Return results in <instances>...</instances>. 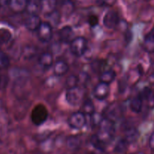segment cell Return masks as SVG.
Here are the masks:
<instances>
[{"mask_svg":"<svg viewBox=\"0 0 154 154\" xmlns=\"http://www.w3.org/2000/svg\"><path fill=\"white\" fill-rule=\"evenodd\" d=\"M99 126V131L96 135L104 144H108L114 138L115 130L114 121L108 118H103Z\"/></svg>","mask_w":154,"mask_h":154,"instance_id":"6da1fadb","label":"cell"},{"mask_svg":"<svg viewBox=\"0 0 154 154\" xmlns=\"http://www.w3.org/2000/svg\"><path fill=\"white\" fill-rule=\"evenodd\" d=\"M30 117H31L32 122L35 126H41L48 120V109L43 104H38L32 110Z\"/></svg>","mask_w":154,"mask_h":154,"instance_id":"7a4b0ae2","label":"cell"},{"mask_svg":"<svg viewBox=\"0 0 154 154\" xmlns=\"http://www.w3.org/2000/svg\"><path fill=\"white\" fill-rule=\"evenodd\" d=\"M87 49V40L84 37L78 36L72 39L70 42V51L75 57H81Z\"/></svg>","mask_w":154,"mask_h":154,"instance_id":"3957f363","label":"cell"},{"mask_svg":"<svg viewBox=\"0 0 154 154\" xmlns=\"http://www.w3.org/2000/svg\"><path fill=\"white\" fill-rule=\"evenodd\" d=\"M84 99V90L78 87L67 89L66 93V100L69 105L76 106L81 104Z\"/></svg>","mask_w":154,"mask_h":154,"instance_id":"277c9868","label":"cell"},{"mask_svg":"<svg viewBox=\"0 0 154 154\" xmlns=\"http://www.w3.org/2000/svg\"><path fill=\"white\" fill-rule=\"evenodd\" d=\"M36 31H37L38 38L42 42L46 43L52 39L53 27L48 22H42Z\"/></svg>","mask_w":154,"mask_h":154,"instance_id":"5b68a950","label":"cell"},{"mask_svg":"<svg viewBox=\"0 0 154 154\" xmlns=\"http://www.w3.org/2000/svg\"><path fill=\"white\" fill-rule=\"evenodd\" d=\"M87 123L86 115L81 111L75 112L69 119V125L71 128L75 129H81Z\"/></svg>","mask_w":154,"mask_h":154,"instance_id":"8992f818","label":"cell"},{"mask_svg":"<svg viewBox=\"0 0 154 154\" xmlns=\"http://www.w3.org/2000/svg\"><path fill=\"white\" fill-rule=\"evenodd\" d=\"M120 22V18L117 11H108L103 17V25L108 29L116 28Z\"/></svg>","mask_w":154,"mask_h":154,"instance_id":"52a82bcc","label":"cell"},{"mask_svg":"<svg viewBox=\"0 0 154 154\" xmlns=\"http://www.w3.org/2000/svg\"><path fill=\"white\" fill-rule=\"evenodd\" d=\"M110 93L109 84L100 81L94 87L93 90V96L97 100L103 101L108 96Z\"/></svg>","mask_w":154,"mask_h":154,"instance_id":"ba28073f","label":"cell"},{"mask_svg":"<svg viewBox=\"0 0 154 154\" xmlns=\"http://www.w3.org/2000/svg\"><path fill=\"white\" fill-rule=\"evenodd\" d=\"M123 114V111H122V107L120 106V104L113 103L108 107L107 110V118L110 119L112 121H115L116 120H118Z\"/></svg>","mask_w":154,"mask_h":154,"instance_id":"9c48e42d","label":"cell"},{"mask_svg":"<svg viewBox=\"0 0 154 154\" xmlns=\"http://www.w3.org/2000/svg\"><path fill=\"white\" fill-rule=\"evenodd\" d=\"M42 23L41 18L37 14H29L24 21V25L30 31H36Z\"/></svg>","mask_w":154,"mask_h":154,"instance_id":"30bf717a","label":"cell"},{"mask_svg":"<svg viewBox=\"0 0 154 154\" xmlns=\"http://www.w3.org/2000/svg\"><path fill=\"white\" fill-rule=\"evenodd\" d=\"M60 40L63 43H70L73 39L74 32L70 26H65L58 32Z\"/></svg>","mask_w":154,"mask_h":154,"instance_id":"8fae6325","label":"cell"},{"mask_svg":"<svg viewBox=\"0 0 154 154\" xmlns=\"http://www.w3.org/2000/svg\"><path fill=\"white\" fill-rule=\"evenodd\" d=\"M53 63H54V58L51 53L49 52H44L43 54H41L38 59V63L42 68L44 69H47L52 66Z\"/></svg>","mask_w":154,"mask_h":154,"instance_id":"7c38bea8","label":"cell"},{"mask_svg":"<svg viewBox=\"0 0 154 154\" xmlns=\"http://www.w3.org/2000/svg\"><path fill=\"white\" fill-rule=\"evenodd\" d=\"M69 66L68 63L64 60H59L54 66V75L57 77H61L66 75L69 72Z\"/></svg>","mask_w":154,"mask_h":154,"instance_id":"4fadbf2b","label":"cell"},{"mask_svg":"<svg viewBox=\"0 0 154 154\" xmlns=\"http://www.w3.org/2000/svg\"><path fill=\"white\" fill-rule=\"evenodd\" d=\"M41 11L45 14L51 13L56 10L57 0H40Z\"/></svg>","mask_w":154,"mask_h":154,"instance_id":"5bb4252c","label":"cell"},{"mask_svg":"<svg viewBox=\"0 0 154 154\" xmlns=\"http://www.w3.org/2000/svg\"><path fill=\"white\" fill-rule=\"evenodd\" d=\"M28 1L29 0H12L9 7L16 13H22L26 9Z\"/></svg>","mask_w":154,"mask_h":154,"instance_id":"9a60e30c","label":"cell"},{"mask_svg":"<svg viewBox=\"0 0 154 154\" xmlns=\"http://www.w3.org/2000/svg\"><path fill=\"white\" fill-rule=\"evenodd\" d=\"M139 137V132L135 128L131 127L126 131L125 138L128 144H132L138 140Z\"/></svg>","mask_w":154,"mask_h":154,"instance_id":"2e32d148","label":"cell"},{"mask_svg":"<svg viewBox=\"0 0 154 154\" xmlns=\"http://www.w3.org/2000/svg\"><path fill=\"white\" fill-rule=\"evenodd\" d=\"M116 76H117V74H116V72L114 70H111H111L103 71L102 72H101L99 80L102 82L109 84L114 81Z\"/></svg>","mask_w":154,"mask_h":154,"instance_id":"e0dca14e","label":"cell"},{"mask_svg":"<svg viewBox=\"0 0 154 154\" xmlns=\"http://www.w3.org/2000/svg\"><path fill=\"white\" fill-rule=\"evenodd\" d=\"M37 54V48L33 45H26L22 50V56L24 60H31Z\"/></svg>","mask_w":154,"mask_h":154,"instance_id":"ac0fdd59","label":"cell"},{"mask_svg":"<svg viewBox=\"0 0 154 154\" xmlns=\"http://www.w3.org/2000/svg\"><path fill=\"white\" fill-rule=\"evenodd\" d=\"M143 107V99L140 96H137L134 97L130 102V109L134 113H140L142 110Z\"/></svg>","mask_w":154,"mask_h":154,"instance_id":"d6986e66","label":"cell"},{"mask_svg":"<svg viewBox=\"0 0 154 154\" xmlns=\"http://www.w3.org/2000/svg\"><path fill=\"white\" fill-rule=\"evenodd\" d=\"M12 38V33L8 29L0 28V46L8 43Z\"/></svg>","mask_w":154,"mask_h":154,"instance_id":"ffe728a7","label":"cell"},{"mask_svg":"<svg viewBox=\"0 0 154 154\" xmlns=\"http://www.w3.org/2000/svg\"><path fill=\"white\" fill-rule=\"evenodd\" d=\"M46 18L48 20V23L51 24V26H58L60 22V13L57 10H54V11L51 12V13L45 14Z\"/></svg>","mask_w":154,"mask_h":154,"instance_id":"44dd1931","label":"cell"},{"mask_svg":"<svg viewBox=\"0 0 154 154\" xmlns=\"http://www.w3.org/2000/svg\"><path fill=\"white\" fill-rule=\"evenodd\" d=\"M144 46L147 51L150 52L154 51V29L147 35L144 38Z\"/></svg>","mask_w":154,"mask_h":154,"instance_id":"7402d4cb","label":"cell"},{"mask_svg":"<svg viewBox=\"0 0 154 154\" xmlns=\"http://www.w3.org/2000/svg\"><path fill=\"white\" fill-rule=\"evenodd\" d=\"M81 139L77 136H70L66 139V145L70 150H78L81 147Z\"/></svg>","mask_w":154,"mask_h":154,"instance_id":"603a6c76","label":"cell"},{"mask_svg":"<svg viewBox=\"0 0 154 154\" xmlns=\"http://www.w3.org/2000/svg\"><path fill=\"white\" fill-rule=\"evenodd\" d=\"M26 10L29 13V14H36L37 12L41 10L40 0H29Z\"/></svg>","mask_w":154,"mask_h":154,"instance_id":"cb8c5ba5","label":"cell"},{"mask_svg":"<svg viewBox=\"0 0 154 154\" xmlns=\"http://www.w3.org/2000/svg\"><path fill=\"white\" fill-rule=\"evenodd\" d=\"M82 112L84 113L85 115L91 116L92 114H94L96 112V109H95V106L93 102H92L90 99H87L83 102V107H82Z\"/></svg>","mask_w":154,"mask_h":154,"instance_id":"d4e9b609","label":"cell"},{"mask_svg":"<svg viewBox=\"0 0 154 154\" xmlns=\"http://www.w3.org/2000/svg\"><path fill=\"white\" fill-rule=\"evenodd\" d=\"M78 83H79L78 76L75 75H71L66 78L65 86H66V89H71L73 88V87H78Z\"/></svg>","mask_w":154,"mask_h":154,"instance_id":"484cf974","label":"cell"},{"mask_svg":"<svg viewBox=\"0 0 154 154\" xmlns=\"http://www.w3.org/2000/svg\"><path fill=\"white\" fill-rule=\"evenodd\" d=\"M10 65V59L5 53L0 51V71L7 69Z\"/></svg>","mask_w":154,"mask_h":154,"instance_id":"4316f807","label":"cell"},{"mask_svg":"<svg viewBox=\"0 0 154 154\" xmlns=\"http://www.w3.org/2000/svg\"><path fill=\"white\" fill-rule=\"evenodd\" d=\"M128 143L126 142V141L125 139H121L117 143L115 146V148H114V150H115L117 153H123L127 148Z\"/></svg>","mask_w":154,"mask_h":154,"instance_id":"83f0119b","label":"cell"},{"mask_svg":"<svg viewBox=\"0 0 154 154\" xmlns=\"http://www.w3.org/2000/svg\"><path fill=\"white\" fill-rule=\"evenodd\" d=\"M90 142L93 144V147H96V148L99 149V150H103L105 144L99 139V138H98L96 135H93L91 137V138H90Z\"/></svg>","mask_w":154,"mask_h":154,"instance_id":"f1b7e54d","label":"cell"},{"mask_svg":"<svg viewBox=\"0 0 154 154\" xmlns=\"http://www.w3.org/2000/svg\"><path fill=\"white\" fill-rule=\"evenodd\" d=\"M90 117H91V123L93 126H99L101 122L102 121V120H103L104 118L101 114L96 112H95L94 114H92V115L90 116Z\"/></svg>","mask_w":154,"mask_h":154,"instance_id":"f546056e","label":"cell"},{"mask_svg":"<svg viewBox=\"0 0 154 154\" xmlns=\"http://www.w3.org/2000/svg\"><path fill=\"white\" fill-rule=\"evenodd\" d=\"M9 78L7 75L2 74L0 72V90H2L6 88L8 84Z\"/></svg>","mask_w":154,"mask_h":154,"instance_id":"4dcf8cb0","label":"cell"},{"mask_svg":"<svg viewBox=\"0 0 154 154\" xmlns=\"http://www.w3.org/2000/svg\"><path fill=\"white\" fill-rule=\"evenodd\" d=\"M74 9V5L72 2L66 1L63 6V11L66 14H69L72 12Z\"/></svg>","mask_w":154,"mask_h":154,"instance_id":"1f68e13d","label":"cell"},{"mask_svg":"<svg viewBox=\"0 0 154 154\" xmlns=\"http://www.w3.org/2000/svg\"><path fill=\"white\" fill-rule=\"evenodd\" d=\"M58 77L56 76V75H54V76H51L50 78H48V79L45 81V84H46L48 87H54V86L57 84V81H58Z\"/></svg>","mask_w":154,"mask_h":154,"instance_id":"d6a6232c","label":"cell"},{"mask_svg":"<svg viewBox=\"0 0 154 154\" xmlns=\"http://www.w3.org/2000/svg\"><path fill=\"white\" fill-rule=\"evenodd\" d=\"M88 23L91 27H95L99 24V18L96 15L92 14L88 17Z\"/></svg>","mask_w":154,"mask_h":154,"instance_id":"836d02e7","label":"cell"},{"mask_svg":"<svg viewBox=\"0 0 154 154\" xmlns=\"http://www.w3.org/2000/svg\"><path fill=\"white\" fill-rule=\"evenodd\" d=\"M102 66H103L102 61H100V60H96V61H94L91 65L92 69H93V70L96 72L102 70Z\"/></svg>","mask_w":154,"mask_h":154,"instance_id":"e575fe53","label":"cell"},{"mask_svg":"<svg viewBox=\"0 0 154 154\" xmlns=\"http://www.w3.org/2000/svg\"><path fill=\"white\" fill-rule=\"evenodd\" d=\"M152 90H150L149 87H145V88L143 89V90L141 91V93H140L139 96L142 98V99H146L149 96V95L151 93Z\"/></svg>","mask_w":154,"mask_h":154,"instance_id":"d590c367","label":"cell"},{"mask_svg":"<svg viewBox=\"0 0 154 154\" xmlns=\"http://www.w3.org/2000/svg\"><path fill=\"white\" fill-rule=\"evenodd\" d=\"M146 100L147 101V105H148L149 108H154V93L153 91H152L151 93L149 95L148 97L146 99Z\"/></svg>","mask_w":154,"mask_h":154,"instance_id":"8d00e7d4","label":"cell"},{"mask_svg":"<svg viewBox=\"0 0 154 154\" xmlns=\"http://www.w3.org/2000/svg\"><path fill=\"white\" fill-rule=\"evenodd\" d=\"M117 26H119L120 29H121L126 30L128 27V23L124 20H121V21L120 20V22H119L118 25Z\"/></svg>","mask_w":154,"mask_h":154,"instance_id":"74e56055","label":"cell"},{"mask_svg":"<svg viewBox=\"0 0 154 154\" xmlns=\"http://www.w3.org/2000/svg\"><path fill=\"white\" fill-rule=\"evenodd\" d=\"M149 146H150V149L153 151H154V132L152 133V135L150 137V139H149Z\"/></svg>","mask_w":154,"mask_h":154,"instance_id":"f35d334b","label":"cell"},{"mask_svg":"<svg viewBox=\"0 0 154 154\" xmlns=\"http://www.w3.org/2000/svg\"><path fill=\"white\" fill-rule=\"evenodd\" d=\"M101 1H102V4L108 6H112L114 5L117 0H101Z\"/></svg>","mask_w":154,"mask_h":154,"instance_id":"ab89813d","label":"cell"},{"mask_svg":"<svg viewBox=\"0 0 154 154\" xmlns=\"http://www.w3.org/2000/svg\"><path fill=\"white\" fill-rule=\"evenodd\" d=\"M11 1L12 0H0V3H1V5H3L8 6L9 7Z\"/></svg>","mask_w":154,"mask_h":154,"instance_id":"60d3db41","label":"cell"},{"mask_svg":"<svg viewBox=\"0 0 154 154\" xmlns=\"http://www.w3.org/2000/svg\"><path fill=\"white\" fill-rule=\"evenodd\" d=\"M149 81H150V82L151 83V84H154V72L150 76V78H149Z\"/></svg>","mask_w":154,"mask_h":154,"instance_id":"b9f144b4","label":"cell"},{"mask_svg":"<svg viewBox=\"0 0 154 154\" xmlns=\"http://www.w3.org/2000/svg\"><path fill=\"white\" fill-rule=\"evenodd\" d=\"M153 71H154V63H153Z\"/></svg>","mask_w":154,"mask_h":154,"instance_id":"7bdbcfd3","label":"cell"},{"mask_svg":"<svg viewBox=\"0 0 154 154\" xmlns=\"http://www.w3.org/2000/svg\"><path fill=\"white\" fill-rule=\"evenodd\" d=\"M0 8H1V3H0Z\"/></svg>","mask_w":154,"mask_h":154,"instance_id":"ee69618b","label":"cell"},{"mask_svg":"<svg viewBox=\"0 0 154 154\" xmlns=\"http://www.w3.org/2000/svg\"><path fill=\"white\" fill-rule=\"evenodd\" d=\"M146 1H150V0H146Z\"/></svg>","mask_w":154,"mask_h":154,"instance_id":"f6af8a7d","label":"cell"},{"mask_svg":"<svg viewBox=\"0 0 154 154\" xmlns=\"http://www.w3.org/2000/svg\"><path fill=\"white\" fill-rule=\"evenodd\" d=\"M153 93H154V92H153Z\"/></svg>","mask_w":154,"mask_h":154,"instance_id":"bcb514c9","label":"cell"}]
</instances>
